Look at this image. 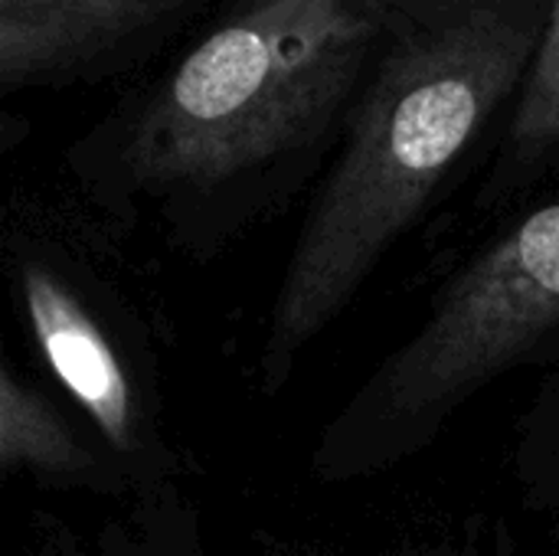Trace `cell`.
<instances>
[{
	"label": "cell",
	"mask_w": 559,
	"mask_h": 556,
	"mask_svg": "<svg viewBox=\"0 0 559 556\" xmlns=\"http://www.w3.org/2000/svg\"><path fill=\"white\" fill-rule=\"evenodd\" d=\"M537 436L550 442V449H559V377L547 387L540 410H537Z\"/></svg>",
	"instance_id": "ba28073f"
},
{
	"label": "cell",
	"mask_w": 559,
	"mask_h": 556,
	"mask_svg": "<svg viewBox=\"0 0 559 556\" xmlns=\"http://www.w3.org/2000/svg\"><path fill=\"white\" fill-rule=\"evenodd\" d=\"M13 275L33 344L49 374L82 406L115 456L128 462L147 459L151 423L144 400L102 311L88 301L79 282L43 252L23 249L13 259Z\"/></svg>",
	"instance_id": "277c9868"
},
{
	"label": "cell",
	"mask_w": 559,
	"mask_h": 556,
	"mask_svg": "<svg viewBox=\"0 0 559 556\" xmlns=\"http://www.w3.org/2000/svg\"><path fill=\"white\" fill-rule=\"evenodd\" d=\"M559 357V197L531 210L429 301L324 426L311 472L344 485L426 452L445 426L514 370Z\"/></svg>",
	"instance_id": "3957f363"
},
{
	"label": "cell",
	"mask_w": 559,
	"mask_h": 556,
	"mask_svg": "<svg viewBox=\"0 0 559 556\" xmlns=\"http://www.w3.org/2000/svg\"><path fill=\"white\" fill-rule=\"evenodd\" d=\"M550 0H468L380 59L288 252L259 354L278 393L423 216L495 111L521 95Z\"/></svg>",
	"instance_id": "6da1fadb"
},
{
	"label": "cell",
	"mask_w": 559,
	"mask_h": 556,
	"mask_svg": "<svg viewBox=\"0 0 559 556\" xmlns=\"http://www.w3.org/2000/svg\"><path fill=\"white\" fill-rule=\"evenodd\" d=\"M559 151V0H550L547 26L508 131V154L518 170L544 164Z\"/></svg>",
	"instance_id": "52a82bcc"
},
{
	"label": "cell",
	"mask_w": 559,
	"mask_h": 556,
	"mask_svg": "<svg viewBox=\"0 0 559 556\" xmlns=\"http://www.w3.org/2000/svg\"><path fill=\"white\" fill-rule=\"evenodd\" d=\"M396 0H249L134 111L118 174L151 200H206L298 154L350 95Z\"/></svg>",
	"instance_id": "7a4b0ae2"
},
{
	"label": "cell",
	"mask_w": 559,
	"mask_h": 556,
	"mask_svg": "<svg viewBox=\"0 0 559 556\" xmlns=\"http://www.w3.org/2000/svg\"><path fill=\"white\" fill-rule=\"evenodd\" d=\"M190 0H0L3 92L69 82L154 33Z\"/></svg>",
	"instance_id": "5b68a950"
},
{
	"label": "cell",
	"mask_w": 559,
	"mask_h": 556,
	"mask_svg": "<svg viewBox=\"0 0 559 556\" xmlns=\"http://www.w3.org/2000/svg\"><path fill=\"white\" fill-rule=\"evenodd\" d=\"M0 465L3 475H36L56 485L111 488L108 465L82 446L66 416L10 360L0 367Z\"/></svg>",
	"instance_id": "8992f818"
}]
</instances>
